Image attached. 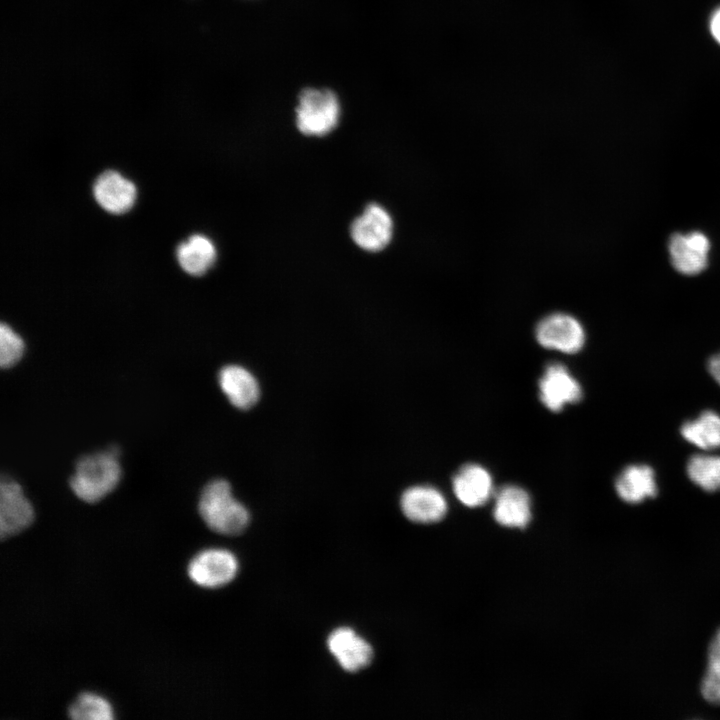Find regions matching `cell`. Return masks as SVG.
Listing matches in <instances>:
<instances>
[{
  "label": "cell",
  "instance_id": "6da1fadb",
  "mask_svg": "<svg viewBox=\"0 0 720 720\" xmlns=\"http://www.w3.org/2000/svg\"><path fill=\"white\" fill-rule=\"evenodd\" d=\"M198 508L205 524L219 534L238 535L250 521L248 510L234 498L230 484L223 479L213 480L204 487Z\"/></svg>",
  "mask_w": 720,
  "mask_h": 720
},
{
  "label": "cell",
  "instance_id": "7a4b0ae2",
  "mask_svg": "<svg viewBox=\"0 0 720 720\" xmlns=\"http://www.w3.org/2000/svg\"><path fill=\"white\" fill-rule=\"evenodd\" d=\"M118 455L113 447L80 458L69 481L73 493L84 502L95 503L112 492L121 478Z\"/></svg>",
  "mask_w": 720,
  "mask_h": 720
},
{
  "label": "cell",
  "instance_id": "3957f363",
  "mask_svg": "<svg viewBox=\"0 0 720 720\" xmlns=\"http://www.w3.org/2000/svg\"><path fill=\"white\" fill-rule=\"evenodd\" d=\"M340 117L337 96L328 89H304L296 108L298 130L308 136L322 137L333 131Z\"/></svg>",
  "mask_w": 720,
  "mask_h": 720
},
{
  "label": "cell",
  "instance_id": "277c9868",
  "mask_svg": "<svg viewBox=\"0 0 720 720\" xmlns=\"http://www.w3.org/2000/svg\"><path fill=\"white\" fill-rule=\"evenodd\" d=\"M535 337L542 347L566 354L579 352L586 339L582 324L566 313H553L541 319Z\"/></svg>",
  "mask_w": 720,
  "mask_h": 720
},
{
  "label": "cell",
  "instance_id": "5b68a950",
  "mask_svg": "<svg viewBox=\"0 0 720 720\" xmlns=\"http://www.w3.org/2000/svg\"><path fill=\"white\" fill-rule=\"evenodd\" d=\"M237 558L228 550L206 549L189 562L187 573L197 585L218 588L231 582L238 572Z\"/></svg>",
  "mask_w": 720,
  "mask_h": 720
},
{
  "label": "cell",
  "instance_id": "8992f818",
  "mask_svg": "<svg viewBox=\"0 0 720 720\" xmlns=\"http://www.w3.org/2000/svg\"><path fill=\"white\" fill-rule=\"evenodd\" d=\"M350 235L354 243L368 252H379L387 247L393 235V220L379 204L371 203L351 224Z\"/></svg>",
  "mask_w": 720,
  "mask_h": 720
},
{
  "label": "cell",
  "instance_id": "52a82bcc",
  "mask_svg": "<svg viewBox=\"0 0 720 720\" xmlns=\"http://www.w3.org/2000/svg\"><path fill=\"white\" fill-rule=\"evenodd\" d=\"M542 404L552 412H560L566 404L582 399V387L569 369L558 362L546 366L538 384Z\"/></svg>",
  "mask_w": 720,
  "mask_h": 720
},
{
  "label": "cell",
  "instance_id": "ba28073f",
  "mask_svg": "<svg viewBox=\"0 0 720 720\" xmlns=\"http://www.w3.org/2000/svg\"><path fill=\"white\" fill-rule=\"evenodd\" d=\"M32 504L21 486L8 479L0 485V537L5 539L27 528L33 521Z\"/></svg>",
  "mask_w": 720,
  "mask_h": 720
},
{
  "label": "cell",
  "instance_id": "9c48e42d",
  "mask_svg": "<svg viewBox=\"0 0 720 720\" xmlns=\"http://www.w3.org/2000/svg\"><path fill=\"white\" fill-rule=\"evenodd\" d=\"M668 250L671 263L678 272L696 275L708 265L710 242L700 231L676 233L669 240Z\"/></svg>",
  "mask_w": 720,
  "mask_h": 720
},
{
  "label": "cell",
  "instance_id": "30bf717a",
  "mask_svg": "<svg viewBox=\"0 0 720 720\" xmlns=\"http://www.w3.org/2000/svg\"><path fill=\"white\" fill-rule=\"evenodd\" d=\"M400 505L404 515L416 523L438 522L447 513L444 495L428 485H416L406 489L401 496Z\"/></svg>",
  "mask_w": 720,
  "mask_h": 720
},
{
  "label": "cell",
  "instance_id": "8fae6325",
  "mask_svg": "<svg viewBox=\"0 0 720 720\" xmlns=\"http://www.w3.org/2000/svg\"><path fill=\"white\" fill-rule=\"evenodd\" d=\"M93 194L104 210L112 214H123L134 205L137 190L134 183L120 173L108 170L96 179Z\"/></svg>",
  "mask_w": 720,
  "mask_h": 720
},
{
  "label": "cell",
  "instance_id": "7c38bea8",
  "mask_svg": "<svg viewBox=\"0 0 720 720\" xmlns=\"http://www.w3.org/2000/svg\"><path fill=\"white\" fill-rule=\"evenodd\" d=\"M327 644L331 654L348 672H357L372 661V647L350 628L341 627L334 630L329 635Z\"/></svg>",
  "mask_w": 720,
  "mask_h": 720
},
{
  "label": "cell",
  "instance_id": "4fadbf2b",
  "mask_svg": "<svg viewBox=\"0 0 720 720\" xmlns=\"http://www.w3.org/2000/svg\"><path fill=\"white\" fill-rule=\"evenodd\" d=\"M452 489L465 506L484 505L493 494V480L489 471L475 463L463 465L452 479Z\"/></svg>",
  "mask_w": 720,
  "mask_h": 720
},
{
  "label": "cell",
  "instance_id": "5bb4252c",
  "mask_svg": "<svg viewBox=\"0 0 720 720\" xmlns=\"http://www.w3.org/2000/svg\"><path fill=\"white\" fill-rule=\"evenodd\" d=\"M493 516L509 528H524L531 520V499L523 488L505 485L495 493Z\"/></svg>",
  "mask_w": 720,
  "mask_h": 720
},
{
  "label": "cell",
  "instance_id": "9a60e30c",
  "mask_svg": "<svg viewBox=\"0 0 720 720\" xmlns=\"http://www.w3.org/2000/svg\"><path fill=\"white\" fill-rule=\"evenodd\" d=\"M219 385L228 400L239 409L253 407L260 396L256 378L244 367L228 365L218 375Z\"/></svg>",
  "mask_w": 720,
  "mask_h": 720
},
{
  "label": "cell",
  "instance_id": "2e32d148",
  "mask_svg": "<svg viewBox=\"0 0 720 720\" xmlns=\"http://www.w3.org/2000/svg\"><path fill=\"white\" fill-rule=\"evenodd\" d=\"M615 490L623 501L631 504L655 497L657 495L655 473L648 465H629L616 478Z\"/></svg>",
  "mask_w": 720,
  "mask_h": 720
},
{
  "label": "cell",
  "instance_id": "e0dca14e",
  "mask_svg": "<svg viewBox=\"0 0 720 720\" xmlns=\"http://www.w3.org/2000/svg\"><path fill=\"white\" fill-rule=\"evenodd\" d=\"M177 260L190 275L201 276L208 272L217 258L214 243L206 236L195 234L177 247Z\"/></svg>",
  "mask_w": 720,
  "mask_h": 720
},
{
  "label": "cell",
  "instance_id": "ac0fdd59",
  "mask_svg": "<svg viewBox=\"0 0 720 720\" xmlns=\"http://www.w3.org/2000/svg\"><path fill=\"white\" fill-rule=\"evenodd\" d=\"M681 435L701 449L720 448V415L714 411L703 412L696 419L682 425Z\"/></svg>",
  "mask_w": 720,
  "mask_h": 720
},
{
  "label": "cell",
  "instance_id": "d6986e66",
  "mask_svg": "<svg viewBox=\"0 0 720 720\" xmlns=\"http://www.w3.org/2000/svg\"><path fill=\"white\" fill-rule=\"evenodd\" d=\"M687 474L693 483L705 491L720 490V456H692L687 463Z\"/></svg>",
  "mask_w": 720,
  "mask_h": 720
},
{
  "label": "cell",
  "instance_id": "ffe728a7",
  "mask_svg": "<svg viewBox=\"0 0 720 720\" xmlns=\"http://www.w3.org/2000/svg\"><path fill=\"white\" fill-rule=\"evenodd\" d=\"M68 716L73 720H110L113 719V710L105 698L85 692L69 706Z\"/></svg>",
  "mask_w": 720,
  "mask_h": 720
},
{
  "label": "cell",
  "instance_id": "44dd1931",
  "mask_svg": "<svg viewBox=\"0 0 720 720\" xmlns=\"http://www.w3.org/2000/svg\"><path fill=\"white\" fill-rule=\"evenodd\" d=\"M700 691L707 702L720 705V629L709 645L707 668Z\"/></svg>",
  "mask_w": 720,
  "mask_h": 720
},
{
  "label": "cell",
  "instance_id": "7402d4cb",
  "mask_svg": "<svg viewBox=\"0 0 720 720\" xmlns=\"http://www.w3.org/2000/svg\"><path fill=\"white\" fill-rule=\"evenodd\" d=\"M25 344L22 338L10 326L2 323L0 326V365L10 368L23 356Z\"/></svg>",
  "mask_w": 720,
  "mask_h": 720
},
{
  "label": "cell",
  "instance_id": "603a6c76",
  "mask_svg": "<svg viewBox=\"0 0 720 720\" xmlns=\"http://www.w3.org/2000/svg\"><path fill=\"white\" fill-rule=\"evenodd\" d=\"M709 28L713 38L720 44V7L712 13Z\"/></svg>",
  "mask_w": 720,
  "mask_h": 720
},
{
  "label": "cell",
  "instance_id": "cb8c5ba5",
  "mask_svg": "<svg viewBox=\"0 0 720 720\" xmlns=\"http://www.w3.org/2000/svg\"><path fill=\"white\" fill-rule=\"evenodd\" d=\"M708 370L711 376L720 385V353L715 354L708 361Z\"/></svg>",
  "mask_w": 720,
  "mask_h": 720
}]
</instances>
